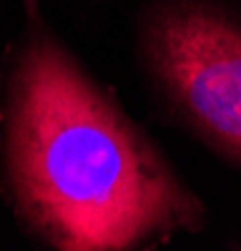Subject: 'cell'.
<instances>
[{
    "label": "cell",
    "instance_id": "cell-1",
    "mask_svg": "<svg viewBox=\"0 0 241 251\" xmlns=\"http://www.w3.org/2000/svg\"><path fill=\"white\" fill-rule=\"evenodd\" d=\"M8 176L20 216L58 249H128L201 224L164 158L46 38L13 75Z\"/></svg>",
    "mask_w": 241,
    "mask_h": 251
},
{
    "label": "cell",
    "instance_id": "cell-2",
    "mask_svg": "<svg viewBox=\"0 0 241 251\" xmlns=\"http://www.w3.org/2000/svg\"><path fill=\"white\" fill-rule=\"evenodd\" d=\"M144 48L173 108L241 166V23L196 0H173L148 15Z\"/></svg>",
    "mask_w": 241,
    "mask_h": 251
}]
</instances>
